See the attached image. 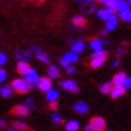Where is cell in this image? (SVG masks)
<instances>
[{"label":"cell","instance_id":"46","mask_svg":"<svg viewBox=\"0 0 131 131\" xmlns=\"http://www.w3.org/2000/svg\"><path fill=\"white\" fill-rule=\"evenodd\" d=\"M126 3H127V5H129V6H131V0H127Z\"/></svg>","mask_w":131,"mask_h":131},{"label":"cell","instance_id":"5","mask_svg":"<svg viewBox=\"0 0 131 131\" xmlns=\"http://www.w3.org/2000/svg\"><path fill=\"white\" fill-rule=\"evenodd\" d=\"M37 88H39V90L41 91H47L49 90L52 88V85H53V83H52V80L51 78H48V77H42V78H40V80L37 81Z\"/></svg>","mask_w":131,"mask_h":131},{"label":"cell","instance_id":"13","mask_svg":"<svg viewBox=\"0 0 131 131\" xmlns=\"http://www.w3.org/2000/svg\"><path fill=\"white\" fill-rule=\"evenodd\" d=\"M46 93H47V94H46V99H47V101H49V102L57 101V100H58V97H59V91L57 90V89L51 88V89H49V90H47Z\"/></svg>","mask_w":131,"mask_h":131},{"label":"cell","instance_id":"11","mask_svg":"<svg viewBox=\"0 0 131 131\" xmlns=\"http://www.w3.org/2000/svg\"><path fill=\"white\" fill-rule=\"evenodd\" d=\"M16 57L18 60H22V61H27L32 57V53L30 51H23V49H18L16 52Z\"/></svg>","mask_w":131,"mask_h":131},{"label":"cell","instance_id":"18","mask_svg":"<svg viewBox=\"0 0 131 131\" xmlns=\"http://www.w3.org/2000/svg\"><path fill=\"white\" fill-rule=\"evenodd\" d=\"M58 76H59V70H58V68H57L56 65H49L47 69V77L51 78V80H53V78H57Z\"/></svg>","mask_w":131,"mask_h":131},{"label":"cell","instance_id":"35","mask_svg":"<svg viewBox=\"0 0 131 131\" xmlns=\"http://www.w3.org/2000/svg\"><path fill=\"white\" fill-rule=\"evenodd\" d=\"M6 77H7V73H6V71H5L4 69L0 68V83H1V82H4V81L6 80Z\"/></svg>","mask_w":131,"mask_h":131},{"label":"cell","instance_id":"34","mask_svg":"<svg viewBox=\"0 0 131 131\" xmlns=\"http://www.w3.org/2000/svg\"><path fill=\"white\" fill-rule=\"evenodd\" d=\"M59 65H60V66H63V68H68L69 65H70V63H69V61L65 59L64 57H61V58L59 59Z\"/></svg>","mask_w":131,"mask_h":131},{"label":"cell","instance_id":"25","mask_svg":"<svg viewBox=\"0 0 131 131\" xmlns=\"http://www.w3.org/2000/svg\"><path fill=\"white\" fill-rule=\"evenodd\" d=\"M112 87H113V84L110 83V82H106V83H103L100 85V91H101L102 94H110L112 90Z\"/></svg>","mask_w":131,"mask_h":131},{"label":"cell","instance_id":"42","mask_svg":"<svg viewBox=\"0 0 131 131\" xmlns=\"http://www.w3.org/2000/svg\"><path fill=\"white\" fill-rule=\"evenodd\" d=\"M84 131H94V129H93V126H91L90 124H88V125H85V127H84Z\"/></svg>","mask_w":131,"mask_h":131},{"label":"cell","instance_id":"33","mask_svg":"<svg viewBox=\"0 0 131 131\" xmlns=\"http://www.w3.org/2000/svg\"><path fill=\"white\" fill-rule=\"evenodd\" d=\"M123 85H124L125 89H131V77H127L126 76V78H125V81H124Z\"/></svg>","mask_w":131,"mask_h":131},{"label":"cell","instance_id":"23","mask_svg":"<svg viewBox=\"0 0 131 131\" xmlns=\"http://www.w3.org/2000/svg\"><path fill=\"white\" fill-rule=\"evenodd\" d=\"M13 129L25 131L28 129V124L25 123V122H22V120H16V122H13Z\"/></svg>","mask_w":131,"mask_h":131},{"label":"cell","instance_id":"12","mask_svg":"<svg viewBox=\"0 0 131 131\" xmlns=\"http://www.w3.org/2000/svg\"><path fill=\"white\" fill-rule=\"evenodd\" d=\"M127 8H130V6L127 5L126 1H124V0H117V1H115L114 10L118 12V13H122V12L126 11Z\"/></svg>","mask_w":131,"mask_h":131},{"label":"cell","instance_id":"3","mask_svg":"<svg viewBox=\"0 0 131 131\" xmlns=\"http://www.w3.org/2000/svg\"><path fill=\"white\" fill-rule=\"evenodd\" d=\"M60 87L64 90L70 91V93H77L78 91V85L73 80H66V81H60Z\"/></svg>","mask_w":131,"mask_h":131},{"label":"cell","instance_id":"10","mask_svg":"<svg viewBox=\"0 0 131 131\" xmlns=\"http://www.w3.org/2000/svg\"><path fill=\"white\" fill-rule=\"evenodd\" d=\"M124 93H125L124 85H114V87H112V90L110 94L112 95L113 99H118V97H120L122 95H124Z\"/></svg>","mask_w":131,"mask_h":131},{"label":"cell","instance_id":"41","mask_svg":"<svg viewBox=\"0 0 131 131\" xmlns=\"http://www.w3.org/2000/svg\"><path fill=\"white\" fill-rule=\"evenodd\" d=\"M49 107H51L53 111H57V110H58V103H57V101H53V102H51Z\"/></svg>","mask_w":131,"mask_h":131},{"label":"cell","instance_id":"44","mask_svg":"<svg viewBox=\"0 0 131 131\" xmlns=\"http://www.w3.org/2000/svg\"><path fill=\"white\" fill-rule=\"evenodd\" d=\"M107 30H106V29H103V30H101V35L102 36H105V35H107Z\"/></svg>","mask_w":131,"mask_h":131},{"label":"cell","instance_id":"45","mask_svg":"<svg viewBox=\"0 0 131 131\" xmlns=\"http://www.w3.org/2000/svg\"><path fill=\"white\" fill-rule=\"evenodd\" d=\"M5 131H23V130H16V129H6Z\"/></svg>","mask_w":131,"mask_h":131},{"label":"cell","instance_id":"14","mask_svg":"<svg viewBox=\"0 0 131 131\" xmlns=\"http://www.w3.org/2000/svg\"><path fill=\"white\" fill-rule=\"evenodd\" d=\"M89 47L93 49V51H101L103 49V41L100 40V39H93L89 43Z\"/></svg>","mask_w":131,"mask_h":131},{"label":"cell","instance_id":"29","mask_svg":"<svg viewBox=\"0 0 131 131\" xmlns=\"http://www.w3.org/2000/svg\"><path fill=\"white\" fill-rule=\"evenodd\" d=\"M99 3L103 4L107 8H111V10H114V6H115V1L117 0H97Z\"/></svg>","mask_w":131,"mask_h":131},{"label":"cell","instance_id":"21","mask_svg":"<svg viewBox=\"0 0 131 131\" xmlns=\"http://www.w3.org/2000/svg\"><path fill=\"white\" fill-rule=\"evenodd\" d=\"M29 69H30V66H29V64L27 63V61H22V60H19L18 64H17V71L19 72L20 75H24Z\"/></svg>","mask_w":131,"mask_h":131},{"label":"cell","instance_id":"2","mask_svg":"<svg viewBox=\"0 0 131 131\" xmlns=\"http://www.w3.org/2000/svg\"><path fill=\"white\" fill-rule=\"evenodd\" d=\"M24 80L32 85V84L37 83V81L40 80V76H39V73H37V71H36L35 69L30 68L28 71L24 73Z\"/></svg>","mask_w":131,"mask_h":131},{"label":"cell","instance_id":"27","mask_svg":"<svg viewBox=\"0 0 131 131\" xmlns=\"http://www.w3.org/2000/svg\"><path fill=\"white\" fill-rule=\"evenodd\" d=\"M120 18L124 20V22H127V23H130L131 22V10L130 8H127L126 11L122 12V13H119Z\"/></svg>","mask_w":131,"mask_h":131},{"label":"cell","instance_id":"31","mask_svg":"<svg viewBox=\"0 0 131 131\" xmlns=\"http://www.w3.org/2000/svg\"><path fill=\"white\" fill-rule=\"evenodd\" d=\"M25 105H27V107H28L29 110H34V108H35V103H34V99H32V97H28Z\"/></svg>","mask_w":131,"mask_h":131},{"label":"cell","instance_id":"16","mask_svg":"<svg viewBox=\"0 0 131 131\" xmlns=\"http://www.w3.org/2000/svg\"><path fill=\"white\" fill-rule=\"evenodd\" d=\"M13 94V88L8 84H5L3 87H0V95L3 97H10Z\"/></svg>","mask_w":131,"mask_h":131},{"label":"cell","instance_id":"40","mask_svg":"<svg viewBox=\"0 0 131 131\" xmlns=\"http://www.w3.org/2000/svg\"><path fill=\"white\" fill-rule=\"evenodd\" d=\"M120 65V60L119 59H114L112 61V68H118Z\"/></svg>","mask_w":131,"mask_h":131},{"label":"cell","instance_id":"19","mask_svg":"<svg viewBox=\"0 0 131 131\" xmlns=\"http://www.w3.org/2000/svg\"><path fill=\"white\" fill-rule=\"evenodd\" d=\"M117 25H118V19H117V16H113L112 18L107 20V23H106V30L107 31H112V30H114L117 28Z\"/></svg>","mask_w":131,"mask_h":131},{"label":"cell","instance_id":"22","mask_svg":"<svg viewBox=\"0 0 131 131\" xmlns=\"http://www.w3.org/2000/svg\"><path fill=\"white\" fill-rule=\"evenodd\" d=\"M72 23H73L75 27H80V28H82V27L85 25V18L82 17V16H76V17H73Z\"/></svg>","mask_w":131,"mask_h":131},{"label":"cell","instance_id":"24","mask_svg":"<svg viewBox=\"0 0 131 131\" xmlns=\"http://www.w3.org/2000/svg\"><path fill=\"white\" fill-rule=\"evenodd\" d=\"M36 57H37V59L40 60V61H42V63H45V64H48L49 61H51L49 56H48L47 53H43L42 51L39 52V53H36Z\"/></svg>","mask_w":131,"mask_h":131},{"label":"cell","instance_id":"30","mask_svg":"<svg viewBox=\"0 0 131 131\" xmlns=\"http://www.w3.org/2000/svg\"><path fill=\"white\" fill-rule=\"evenodd\" d=\"M51 118H52V120L54 122V124H60L61 122H63V118H61V115L58 114V113H56V112L51 114Z\"/></svg>","mask_w":131,"mask_h":131},{"label":"cell","instance_id":"17","mask_svg":"<svg viewBox=\"0 0 131 131\" xmlns=\"http://www.w3.org/2000/svg\"><path fill=\"white\" fill-rule=\"evenodd\" d=\"M125 78H126V75H125L124 72H118V73L114 75V77H113L112 84H115V85H123Z\"/></svg>","mask_w":131,"mask_h":131},{"label":"cell","instance_id":"32","mask_svg":"<svg viewBox=\"0 0 131 131\" xmlns=\"http://www.w3.org/2000/svg\"><path fill=\"white\" fill-rule=\"evenodd\" d=\"M6 63H7V56L3 52H0V66L5 65Z\"/></svg>","mask_w":131,"mask_h":131},{"label":"cell","instance_id":"4","mask_svg":"<svg viewBox=\"0 0 131 131\" xmlns=\"http://www.w3.org/2000/svg\"><path fill=\"white\" fill-rule=\"evenodd\" d=\"M89 124L93 126L94 131H103L105 127H106V122L101 117H94V118H91Z\"/></svg>","mask_w":131,"mask_h":131},{"label":"cell","instance_id":"43","mask_svg":"<svg viewBox=\"0 0 131 131\" xmlns=\"http://www.w3.org/2000/svg\"><path fill=\"white\" fill-rule=\"evenodd\" d=\"M6 126V122L4 119H0V127H4Z\"/></svg>","mask_w":131,"mask_h":131},{"label":"cell","instance_id":"26","mask_svg":"<svg viewBox=\"0 0 131 131\" xmlns=\"http://www.w3.org/2000/svg\"><path fill=\"white\" fill-rule=\"evenodd\" d=\"M64 58L68 60L69 63H76L77 60H78V56L76 54V53H73V52H68L65 56H64Z\"/></svg>","mask_w":131,"mask_h":131},{"label":"cell","instance_id":"36","mask_svg":"<svg viewBox=\"0 0 131 131\" xmlns=\"http://www.w3.org/2000/svg\"><path fill=\"white\" fill-rule=\"evenodd\" d=\"M66 69V75H73V73H76V68H73V66H71V65H69Z\"/></svg>","mask_w":131,"mask_h":131},{"label":"cell","instance_id":"15","mask_svg":"<svg viewBox=\"0 0 131 131\" xmlns=\"http://www.w3.org/2000/svg\"><path fill=\"white\" fill-rule=\"evenodd\" d=\"M105 60H106V56H99V57H95V58H91V68L94 69H97L100 68L103 63H105Z\"/></svg>","mask_w":131,"mask_h":131},{"label":"cell","instance_id":"38","mask_svg":"<svg viewBox=\"0 0 131 131\" xmlns=\"http://www.w3.org/2000/svg\"><path fill=\"white\" fill-rule=\"evenodd\" d=\"M76 3H80L81 5H88V4H93L94 0H76Z\"/></svg>","mask_w":131,"mask_h":131},{"label":"cell","instance_id":"9","mask_svg":"<svg viewBox=\"0 0 131 131\" xmlns=\"http://www.w3.org/2000/svg\"><path fill=\"white\" fill-rule=\"evenodd\" d=\"M85 48V43H84L82 40H76L71 43V52L78 54V53H82Z\"/></svg>","mask_w":131,"mask_h":131},{"label":"cell","instance_id":"6","mask_svg":"<svg viewBox=\"0 0 131 131\" xmlns=\"http://www.w3.org/2000/svg\"><path fill=\"white\" fill-rule=\"evenodd\" d=\"M96 15H97V17H99L100 19L107 22L110 18H112V17L114 16V10H111V8H107V7L100 8V10H97Z\"/></svg>","mask_w":131,"mask_h":131},{"label":"cell","instance_id":"7","mask_svg":"<svg viewBox=\"0 0 131 131\" xmlns=\"http://www.w3.org/2000/svg\"><path fill=\"white\" fill-rule=\"evenodd\" d=\"M29 110L28 107H27V105L25 103H23V105H17L16 107L13 108V114L18 115V117H28L29 115Z\"/></svg>","mask_w":131,"mask_h":131},{"label":"cell","instance_id":"8","mask_svg":"<svg viewBox=\"0 0 131 131\" xmlns=\"http://www.w3.org/2000/svg\"><path fill=\"white\" fill-rule=\"evenodd\" d=\"M73 111L80 113V114H87L89 111V106L84 101H78L73 105Z\"/></svg>","mask_w":131,"mask_h":131},{"label":"cell","instance_id":"37","mask_svg":"<svg viewBox=\"0 0 131 131\" xmlns=\"http://www.w3.org/2000/svg\"><path fill=\"white\" fill-rule=\"evenodd\" d=\"M29 51L31 52L32 54H36V53H39V52H41V47H39V46H31Z\"/></svg>","mask_w":131,"mask_h":131},{"label":"cell","instance_id":"20","mask_svg":"<svg viewBox=\"0 0 131 131\" xmlns=\"http://www.w3.org/2000/svg\"><path fill=\"white\" fill-rule=\"evenodd\" d=\"M78 129H80V122L78 120H70L65 125L66 131H77Z\"/></svg>","mask_w":131,"mask_h":131},{"label":"cell","instance_id":"39","mask_svg":"<svg viewBox=\"0 0 131 131\" xmlns=\"http://www.w3.org/2000/svg\"><path fill=\"white\" fill-rule=\"evenodd\" d=\"M124 53H125V49H124L123 47L118 48V49H117V51H115V54H117V56H123Z\"/></svg>","mask_w":131,"mask_h":131},{"label":"cell","instance_id":"1","mask_svg":"<svg viewBox=\"0 0 131 131\" xmlns=\"http://www.w3.org/2000/svg\"><path fill=\"white\" fill-rule=\"evenodd\" d=\"M11 87L13 88V90L18 91L19 94H25V93H28L31 89L32 85L30 83H28L24 78H16V80L12 81Z\"/></svg>","mask_w":131,"mask_h":131},{"label":"cell","instance_id":"47","mask_svg":"<svg viewBox=\"0 0 131 131\" xmlns=\"http://www.w3.org/2000/svg\"><path fill=\"white\" fill-rule=\"evenodd\" d=\"M108 131H113V130H108Z\"/></svg>","mask_w":131,"mask_h":131},{"label":"cell","instance_id":"28","mask_svg":"<svg viewBox=\"0 0 131 131\" xmlns=\"http://www.w3.org/2000/svg\"><path fill=\"white\" fill-rule=\"evenodd\" d=\"M95 4L93 3V4H88V5H82V7L81 10L84 12V13H91V12L95 11Z\"/></svg>","mask_w":131,"mask_h":131}]
</instances>
